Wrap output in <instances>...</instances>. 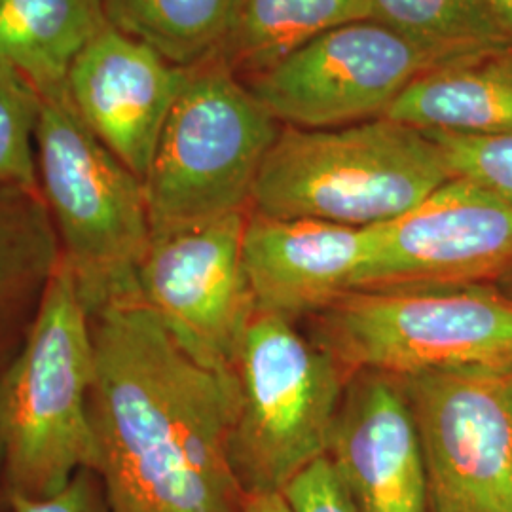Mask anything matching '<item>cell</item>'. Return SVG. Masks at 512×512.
<instances>
[{
	"instance_id": "obj_1",
	"label": "cell",
	"mask_w": 512,
	"mask_h": 512,
	"mask_svg": "<svg viewBox=\"0 0 512 512\" xmlns=\"http://www.w3.org/2000/svg\"><path fill=\"white\" fill-rule=\"evenodd\" d=\"M90 317L93 471L112 512H243L238 376L196 363L141 302Z\"/></svg>"
},
{
	"instance_id": "obj_2",
	"label": "cell",
	"mask_w": 512,
	"mask_h": 512,
	"mask_svg": "<svg viewBox=\"0 0 512 512\" xmlns=\"http://www.w3.org/2000/svg\"><path fill=\"white\" fill-rule=\"evenodd\" d=\"M92 317L59 262L14 353L0 365V446L6 499L59 492L92 469Z\"/></svg>"
},
{
	"instance_id": "obj_3",
	"label": "cell",
	"mask_w": 512,
	"mask_h": 512,
	"mask_svg": "<svg viewBox=\"0 0 512 512\" xmlns=\"http://www.w3.org/2000/svg\"><path fill=\"white\" fill-rule=\"evenodd\" d=\"M450 179L439 145L387 116L342 128L283 126L251 211L372 228L403 217Z\"/></svg>"
},
{
	"instance_id": "obj_4",
	"label": "cell",
	"mask_w": 512,
	"mask_h": 512,
	"mask_svg": "<svg viewBox=\"0 0 512 512\" xmlns=\"http://www.w3.org/2000/svg\"><path fill=\"white\" fill-rule=\"evenodd\" d=\"M35 141L38 190L86 310L139 302L152 234L143 179L86 126L67 84L40 92Z\"/></svg>"
},
{
	"instance_id": "obj_5",
	"label": "cell",
	"mask_w": 512,
	"mask_h": 512,
	"mask_svg": "<svg viewBox=\"0 0 512 512\" xmlns=\"http://www.w3.org/2000/svg\"><path fill=\"white\" fill-rule=\"evenodd\" d=\"M310 340L349 378L512 370V294L494 285L355 289L315 315Z\"/></svg>"
},
{
	"instance_id": "obj_6",
	"label": "cell",
	"mask_w": 512,
	"mask_h": 512,
	"mask_svg": "<svg viewBox=\"0 0 512 512\" xmlns=\"http://www.w3.org/2000/svg\"><path fill=\"white\" fill-rule=\"evenodd\" d=\"M281 128L219 59L190 69L143 179L150 228L249 211L260 167Z\"/></svg>"
},
{
	"instance_id": "obj_7",
	"label": "cell",
	"mask_w": 512,
	"mask_h": 512,
	"mask_svg": "<svg viewBox=\"0 0 512 512\" xmlns=\"http://www.w3.org/2000/svg\"><path fill=\"white\" fill-rule=\"evenodd\" d=\"M236 376L239 412L230 458L247 494L283 492L329 454L348 372L300 336L293 321L256 313Z\"/></svg>"
},
{
	"instance_id": "obj_8",
	"label": "cell",
	"mask_w": 512,
	"mask_h": 512,
	"mask_svg": "<svg viewBox=\"0 0 512 512\" xmlns=\"http://www.w3.org/2000/svg\"><path fill=\"white\" fill-rule=\"evenodd\" d=\"M247 213L152 230L137 272L139 302L196 363L236 374L256 315L243 268Z\"/></svg>"
},
{
	"instance_id": "obj_9",
	"label": "cell",
	"mask_w": 512,
	"mask_h": 512,
	"mask_svg": "<svg viewBox=\"0 0 512 512\" xmlns=\"http://www.w3.org/2000/svg\"><path fill=\"white\" fill-rule=\"evenodd\" d=\"M431 512H512V370L403 378Z\"/></svg>"
},
{
	"instance_id": "obj_10",
	"label": "cell",
	"mask_w": 512,
	"mask_h": 512,
	"mask_svg": "<svg viewBox=\"0 0 512 512\" xmlns=\"http://www.w3.org/2000/svg\"><path fill=\"white\" fill-rule=\"evenodd\" d=\"M439 61L374 19L313 38L245 84L281 126L342 128L384 116Z\"/></svg>"
},
{
	"instance_id": "obj_11",
	"label": "cell",
	"mask_w": 512,
	"mask_h": 512,
	"mask_svg": "<svg viewBox=\"0 0 512 512\" xmlns=\"http://www.w3.org/2000/svg\"><path fill=\"white\" fill-rule=\"evenodd\" d=\"M372 232L357 289L490 285L512 275V203L465 179Z\"/></svg>"
},
{
	"instance_id": "obj_12",
	"label": "cell",
	"mask_w": 512,
	"mask_h": 512,
	"mask_svg": "<svg viewBox=\"0 0 512 512\" xmlns=\"http://www.w3.org/2000/svg\"><path fill=\"white\" fill-rule=\"evenodd\" d=\"M190 69L107 25L76 57L67 92L86 126L145 179L169 110Z\"/></svg>"
},
{
	"instance_id": "obj_13",
	"label": "cell",
	"mask_w": 512,
	"mask_h": 512,
	"mask_svg": "<svg viewBox=\"0 0 512 512\" xmlns=\"http://www.w3.org/2000/svg\"><path fill=\"white\" fill-rule=\"evenodd\" d=\"M329 456L359 512H431L420 433L399 378H349Z\"/></svg>"
},
{
	"instance_id": "obj_14",
	"label": "cell",
	"mask_w": 512,
	"mask_h": 512,
	"mask_svg": "<svg viewBox=\"0 0 512 512\" xmlns=\"http://www.w3.org/2000/svg\"><path fill=\"white\" fill-rule=\"evenodd\" d=\"M372 228L247 213L243 268L256 313L294 321L319 315L357 289L372 253Z\"/></svg>"
},
{
	"instance_id": "obj_15",
	"label": "cell",
	"mask_w": 512,
	"mask_h": 512,
	"mask_svg": "<svg viewBox=\"0 0 512 512\" xmlns=\"http://www.w3.org/2000/svg\"><path fill=\"white\" fill-rule=\"evenodd\" d=\"M384 116L423 131H512V48L437 67L414 80Z\"/></svg>"
},
{
	"instance_id": "obj_16",
	"label": "cell",
	"mask_w": 512,
	"mask_h": 512,
	"mask_svg": "<svg viewBox=\"0 0 512 512\" xmlns=\"http://www.w3.org/2000/svg\"><path fill=\"white\" fill-rule=\"evenodd\" d=\"M59 262L54 222L40 192L0 186V365L31 327Z\"/></svg>"
},
{
	"instance_id": "obj_17",
	"label": "cell",
	"mask_w": 512,
	"mask_h": 512,
	"mask_svg": "<svg viewBox=\"0 0 512 512\" xmlns=\"http://www.w3.org/2000/svg\"><path fill=\"white\" fill-rule=\"evenodd\" d=\"M107 25L105 0H0V61L38 92L65 86L76 57Z\"/></svg>"
},
{
	"instance_id": "obj_18",
	"label": "cell",
	"mask_w": 512,
	"mask_h": 512,
	"mask_svg": "<svg viewBox=\"0 0 512 512\" xmlns=\"http://www.w3.org/2000/svg\"><path fill=\"white\" fill-rule=\"evenodd\" d=\"M363 19H370V0H239L215 59L249 80L313 38Z\"/></svg>"
},
{
	"instance_id": "obj_19",
	"label": "cell",
	"mask_w": 512,
	"mask_h": 512,
	"mask_svg": "<svg viewBox=\"0 0 512 512\" xmlns=\"http://www.w3.org/2000/svg\"><path fill=\"white\" fill-rule=\"evenodd\" d=\"M238 6L239 0H105L112 27L183 69L215 59Z\"/></svg>"
},
{
	"instance_id": "obj_20",
	"label": "cell",
	"mask_w": 512,
	"mask_h": 512,
	"mask_svg": "<svg viewBox=\"0 0 512 512\" xmlns=\"http://www.w3.org/2000/svg\"><path fill=\"white\" fill-rule=\"evenodd\" d=\"M370 19L418 44L440 67L512 48L486 0H370Z\"/></svg>"
},
{
	"instance_id": "obj_21",
	"label": "cell",
	"mask_w": 512,
	"mask_h": 512,
	"mask_svg": "<svg viewBox=\"0 0 512 512\" xmlns=\"http://www.w3.org/2000/svg\"><path fill=\"white\" fill-rule=\"evenodd\" d=\"M40 92L0 61V186L38 190L37 135Z\"/></svg>"
},
{
	"instance_id": "obj_22",
	"label": "cell",
	"mask_w": 512,
	"mask_h": 512,
	"mask_svg": "<svg viewBox=\"0 0 512 512\" xmlns=\"http://www.w3.org/2000/svg\"><path fill=\"white\" fill-rule=\"evenodd\" d=\"M425 133L439 145L452 177L478 184L512 203V131L490 135Z\"/></svg>"
},
{
	"instance_id": "obj_23",
	"label": "cell",
	"mask_w": 512,
	"mask_h": 512,
	"mask_svg": "<svg viewBox=\"0 0 512 512\" xmlns=\"http://www.w3.org/2000/svg\"><path fill=\"white\" fill-rule=\"evenodd\" d=\"M283 494L293 512H359L329 456L294 476Z\"/></svg>"
},
{
	"instance_id": "obj_24",
	"label": "cell",
	"mask_w": 512,
	"mask_h": 512,
	"mask_svg": "<svg viewBox=\"0 0 512 512\" xmlns=\"http://www.w3.org/2000/svg\"><path fill=\"white\" fill-rule=\"evenodd\" d=\"M12 512H112L103 482L92 469H82L59 490L46 497H10Z\"/></svg>"
},
{
	"instance_id": "obj_25",
	"label": "cell",
	"mask_w": 512,
	"mask_h": 512,
	"mask_svg": "<svg viewBox=\"0 0 512 512\" xmlns=\"http://www.w3.org/2000/svg\"><path fill=\"white\" fill-rule=\"evenodd\" d=\"M243 512H293L283 492L247 494Z\"/></svg>"
},
{
	"instance_id": "obj_26",
	"label": "cell",
	"mask_w": 512,
	"mask_h": 512,
	"mask_svg": "<svg viewBox=\"0 0 512 512\" xmlns=\"http://www.w3.org/2000/svg\"><path fill=\"white\" fill-rule=\"evenodd\" d=\"M495 25L499 27L501 35L512 46V0H486Z\"/></svg>"
},
{
	"instance_id": "obj_27",
	"label": "cell",
	"mask_w": 512,
	"mask_h": 512,
	"mask_svg": "<svg viewBox=\"0 0 512 512\" xmlns=\"http://www.w3.org/2000/svg\"><path fill=\"white\" fill-rule=\"evenodd\" d=\"M0 497L6 503V482H4V456H2V446H0Z\"/></svg>"
},
{
	"instance_id": "obj_28",
	"label": "cell",
	"mask_w": 512,
	"mask_h": 512,
	"mask_svg": "<svg viewBox=\"0 0 512 512\" xmlns=\"http://www.w3.org/2000/svg\"><path fill=\"white\" fill-rule=\"evenodd\" d=\"M511 279H512V275H511ZM511 287H512V285H511ZM511 294H512V291H511Z\"/></svg>"
}]
</instances>
